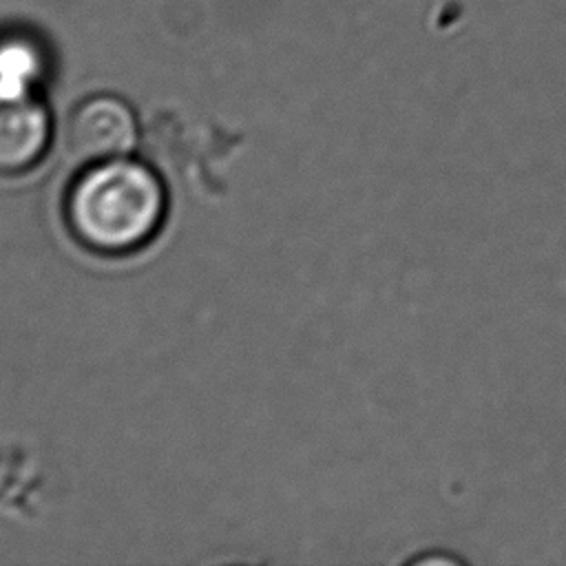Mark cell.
Masks as SVG:
<instances>
[{
	"instance_id": "1",
	"label": "cell",
	"mask_w": 566,
	"mask_h": 566,
	"mask_svg": "<svg viewBox=\"0 0 566 566\" xmlns=\"http://www.w3.org/2000/svg\"><path fill=\"white\" fill-rule=\"evenodd\" d=\"M161 179L142 161L115 157L86 164L71 181L64 221L73 239L104 256H122L148 245L166 217Z\"/></svg>"
},
{
	"instance_id": "2",
	"label": "cell",
	"mask_w": 566,
	"mask_h": 566,
	"mask_svg": "<svg viewBox=\"0 0 566 566\" xmlns=\"http://www.w3.org/2000/svg\"><path fill=\"white\" fill-rule=\"evenodd\" d=\"M139 124L130 104L111 93H95L73 106L64 126L66 150L84 161L126 157L137 144Z\"/></svg>"
},
{
	"instance_id": "3",
	"label": "cell",
	"mask_w": 566,
	"mask_h": 566,
	"mask_svg": "<svg viewBox=\"0 0 566 566\" xmlns=\"http://www.w3.org/2000/svg\"><path fill=\"white\" fill-rule=\"evenodd\" d=\"M51 117L29 88L0 86V177L33 170L46 155Z\"/></svg>"
}]
</instances>
